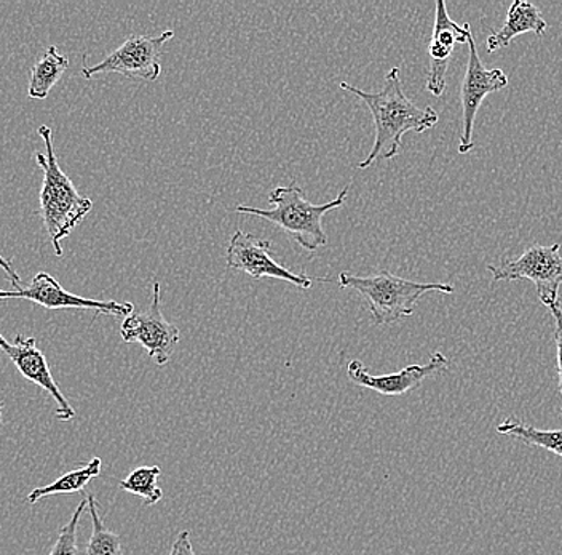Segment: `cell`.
<instances>
[{
	"mask_svg": "<svg viewBox=\"0 0 562 555\" xmlns=\"http://www.w3.org/2000/svg\"><path fill=\"white\" fill-rule=\"evenodd\" d=\"M350 186H346L336 199L322 206L308 202L304 189L297 182L279 186L269 196L272 209H258L251 206H237V212L270 221L283 233L291 235L304 251L316 252L328 245V234L323 227V218L331 210L339 209L346 203Z\"/></svg>",
	"mask_w": 562,
	"mask_h": 555,
	"instance_id": "3957f363",
	"label": "cell"
},
{
	"mask_svg": "<svg viewBox=\"0 0 562 555\" xmlns=\"http://www.w3.org/2000/svg\"><path fill=\"white\" fill-rule=\"evenodd\" d=\"M88 508V501L82 500L77 506L76 512L70 518L68 525L59 530L56 537L55 546H53L50 555H83L80 554L79 543H77V529H79L80 518Z\"/></svg>",
	"mask_w": 562,
	"mask_h": 555,
	"instance_id": "ffe728a7",
	"label": "cell"
},
{
	"mask_svg": "<svg viewBox=\"0 0 562 555\" xmlns=\"http://www.w3.org/2000/svg\"><path fill=\"white\" fill-rule=\"evenodd\" d=\"M226 265L228 269L241 270L248 274L252 280H261L263 277L293 284L302 290H308L314 282H326L325 277L314 279L307 274L293 273L273 259L272 242L258 235L245 233L238 230L228 241L226 251Z\"/></svg>",
	"mask_w": 562,
	"mask_h": 555,
	"instance_id": "8992f818",
	"label": "cell"
},
{
	"mask_svg": "<svg viewBox=\"0 0 562 555\" xmlns=\"http://www.w3.org/2000/svg\"><path fill=\"white\" fill-rule=\"evenodd\" d=\"M495 282L530 280L547 308L560 303L562 286L561 244L532 245L518 258H504L501 265L487 266Z\"/></svg>",
	"mask_w": 562,
	"mask_h": 555,
	"instance_id": "5b68a950",
	"label": "cell"
},
{
	"mask_svg": "<svg viewBox=\"0 0 562 555\" xmlns=\"http://www.w3.org/2000/svg\"><path fill=\"white\" fill-rule=\"evenodd\" d=\"M340 89L357 95L363 100L374 119L375 138L367 159L358 168L371 167L374 162L398 156L403 136L407 132L422 133L438 124V112L434 108H419L404 95L400 68H392L385 76L381 91H364L347 82Z\"/></svg>",
	"mask_w": 562,
	"mask_h": 555,
	"instance_id": "6da1fadb",
	"label": "cell"
},
{
	"mask_svg": "<svg viewBox=\"0 0 562 555\" xmlns=\"http://www.w3.org/2000/svg\"><path fill=\"white\" fill-rule=\"evenodd\" d=\"M508 86V76L502 69H486L477 55L473 34L469 38V62L465 77L460 87L462 101V132H460L459 153L469 154L473 149V129L477 109L487 95L501 91Z\"/></svg>",
	"mask_w": 562,
	"mask_h": 555,
	"instance_id": "30bf717a",
	"label": "cell"
},
{
	"mask_svg": "<svg viewBox=\"0 0 562 555\" xmlns=\"http://www.w3.org/2000/svg\"><path fill=\"white\" fill-rule=\"evenodd\" d=\"M0 269L5 270V274L9 276L10 282H12L13 287L16 288L21 286L20 276H18L16 270L13 269L12 263H10L9 259L3 258L2 255H0Z\"/></svg>",
	"mask_w": 562,
	"mask_h": 555,
	"instance_id": "603a6c76",
	"label": "cell"
},
{
	"mask_svg": "<svg viewBox=\"0 0 562 555\" xmlns=\"http://www.w3.org/2000/svg\"><path fill=\"white\" fill-rule=\"evenodd\" d=\"M3 417H2V402H0V426H2Z\"/></svg>",
	"mask_w": 562,
	"mask_h": 555,
	"instance_id": "cb8c5ba5",
	"label": "cell"
},
{
	"mask_svg": "<svg viewBox=\"0 0 562 555\" xmlns=\"http://www.w3.org/2000/svg\"><path fill=\"white\" fill-rule=\"evenodd\" d=\"M87 501L93 532H91L83 555H123L121 536L104 525L100 514V504L94 500L93 495H87Z\"/></svg>",
	"mask_w": 562,
	"mask_h": 555,
	"instance_id": "ac0fdd59",
	"label": "cell"
},
{
	"mask_svg": "<svg viewBox=\"0 0 562 555\" xmlns=\"http://www.w3.org/2000/svg\"><path fill=\"white\" fill-rule=\"evenodd\" d=\"M161 469L158 466H140L132 470L125 480L119 482L123 491L143 498L144 506H154L164 498V491L158 487Z\"/></svg>",
	"mask_w": 562,
	"mask_h": 555,
	"instance_id": "d6986e66",
	"label": "cell"
},
{
	"mask_svg": "<svg viewBox=\"0 0 562 555\" xmlns=\"http://www.w3.org/2000/svg\"><path fill=\"white\" fill-rule=\"evenodd\" d=\"M437 20H435L434 36L428 45V58H430V69H428L427 90L434 97H441L446 89V73H448L449 63L454 55L457 44H469L472 37V27L469 23L457 24L448 15L446 3L439 0L437 3Z\"/></svg>",
	"mask_w": 562,
	"mask_h": 555,
	"instance_id": "4fadbf2b",
	"label": "cell"
},
{
	"mask_svg": "<svg viewBox=\"0 0 562 555\" xmlns=\"http://www.w3.org/2000/svg\"><path fill=\"white\" fill-rule=\"evenodd\" d=\"M175 37L173 31H165L160 36H138L133 34L125 42L105 56L103 62L82 69L86 79H93L98 74H122L128 79H143L154 82L161 73V48Z\"/></svg>",
	"mask_w": 562,
	"mask_h": 555,
	"instance_id": "52a82bcc",
	"label": "cell"
},
{
	"mask_svg": "<svg viewBox=\"0 0 562 555\" xmlns=\"http://www.w3.org/2000/svg\"><path fill=\"white\" fill-rule=\"evenodd\" d=\"M547 27V21L543 20L542 13L533 3L516 0L509 7L504 26L487 38V52L494 54V52L507 47L509 42L519 34L533 33L537 36H542Z\"/></svg>",
	"mask_w": 562,
	"mask_h": 555,
	"instance_id": "5bb4252c",
	"label": "cell"
},
{
	"mask_svg": "<svg viewBox=\"0 0 562 555\" xmlns=\"http://www.w3.org/2000/svg\"><path fill=\"white\" fill-rule=\"evenodd\" d=\"M498 434L519 439L527 445L544 448L562 458V430H537L516 418H507L497 428Z\"/></svg>",
	"mask_w": 562,
	"mask_h": 555,
	"instance_id": "e0dca14e",
	"label": "cell"
},
{
	"mask_svg": "<svg viewBox=\"0 0 562 555\" xmlns=\"http://www.w3.org/2000/svg\"><path fill=\"white\" fill-rule=\"evenodd\" d=\"M0 351L12 360L18 371L27 381L45 389L53 397L56 406H58L55 412L56 420L68 423V421L76 418V410L72 409L65 395L59 391L58 385H56L55 378H53L50 367H48L47 358L38 349L37 341L33 336H24L21 333H16L15 340H13V343H10L0 333Z\"/></svg>",
	"mask_w": 562,
	"mask_h": 555,
	"instance_id": "8fae6325",
	"label": "cell"
},
{
	"mask_svg": "<svg viewBox=\"0 0 562 555\" xmlns=\"http://www.w3.org/2000/svg\"><path fill=\"white\" fill-rule=\"evenodd\" d=\"M38 135L45 143V154L35 153L44 179L41 189V217L50 235L56 256H63L61 241L79 226L93 209V202L77 191L68 175L61 170L53 147L50 126H38Z\"/></svg>",
	"mask_w": 562,
	"mask_h": 555,
	"instance_id": "7a4b0ae2",
	"label": "cell"
},
{
	"mask_svg": "<svg viewBox=\"0 0 562 555\" xmlns=\"http://www.w3.org/2000/svg\"><path fill=\"white\" fill-rule=\"evenodd\" d=\"M68 66V56L59 54L58 47L50 45L31 69L30 87H27L30 98L45 100L53 87L59 82Z\"/></svg>",
	"mask_w": 562,
	"mask_h": 555,
	"instance_id": "9a60e30c",
	"label": "cell"
},
{
	"mask_svg": "<svg viewBox=\"0 0 562 555\" xmlns=\"http://www.w3.org/2000/svg\"><path fill=\"white\" fill-rule=\"evenodd\" d=\"M448 367L449 360L445 354L434 353L428 364L409 365V367L403 368V370L396 371V374L374 377V375L369 374L363 362L355 358V360L349 362V365H347V377L355 385L361 386V388L372 389V391L386 397H400L420 386L424 379L441 374Z\"/></svg>",
	"mask_w": 562,
	"mask_h": 555,
	"instance_id": "7c38bea8",
	"label": "cell"
},
{
	"mask_svg": "<svg viewBox=\"0 0 562 555\" xmlns=\"http://www.w3.org/2000/svg\"><path fill=\"white\" fill-rule=\"evenodd\" d=\"M121 336L125 343H138L157 365L164 367L173 356L181 332L161 312L160 282H154L153 303L146 311H133L123 319Z\"/></svg>",
	"mask_w": 562,
	"mask_h": 555,
	"instance_id": "ba28073f",
	"label": "cell"
},
{
	"mask_svg": "<svg viewBox=\"0 0 562 555\" xmlns=\"http://www.w3.org/2000/svg\"><path fill=\"white\" fill-rule=\"evenodd\" d=\"M548 309H550L551 315H553L554 319V343H557L558 353V378H560V395L562 400V308L560 303H557Z\"/></svg>",
	"mask_w": 562,
	"mask_h": 555,
	"instance_id": "44dd1931",
	"label": "cell"
},
{
	"mask_svg": "<svg viewBox=\"0 0 562 555\" xmlns=\"http://www.w3.org/2000/svg\"><path fill=\"white\" fill-rule=\"evenodd\" d=\"M339 286L357 290L364 298L375 325H389L411 318L416 311L417 301L430 291L448 295L456 290L449 284L414 282L389 270L367 277L340 273Z\"/></svg>",
	"mask_w": 562,
	"mask_h": 555,
	"instance_id": "277c9868",
	"label": "cell"
},
{
	"mask_svg": "<svg viewBox=\"0 0 562 555\" xmlns=\"http://www.w3.org/2000/svg\"><path fill=\"white\" fill-rule=\"evenodd\" d=\"M0 300H27L45 309H83L98 314L112 315V318L126 319L135 306L119 303V301L90 300L69 293L61 284L48 273L35 274L33 282L27 287H16L15 290H0Z\"/></svg>",
	"mask_w": 562,
	"mask_h": 555,
	"instance_id": "9c48e42d",
	"label": "cell"
},
{
	"mask_svg": "<svg viewBox=\"0 0 562 555\" xmlns=\"http://www.w3.org/2000/svg\"><path fill=\"white\" fill-rule=\"evenodd\" d=\"M168 555H196L191 543V533L181 532L176 536L171 553Z\"/></svg>",
	"mask_w": 562,
	"mask_h": 555,
	"instance_id": "7402d4cb",
	"label": "cell"
},
{
	"mask_svg": "<svg viewBox=\"0 0 562 555\" xmlns=\"http://www.w3.org/2000/svg\"><path fill=\"white\" fill-rule=\"evenodd\" d=\"M101 465H103L101 458L91 459L88 465L80 467V469L70 470V473L55 480V482L35 488V490L27 495V502L35 504V502L53 497V495H72L86 490L90 480L100 476Z\"/></svg>",
	"mask_w": 562,
	"mask_h": 555,
	"instance_id": "2e32d148",
	"label": "cell"
}]
</instances>
